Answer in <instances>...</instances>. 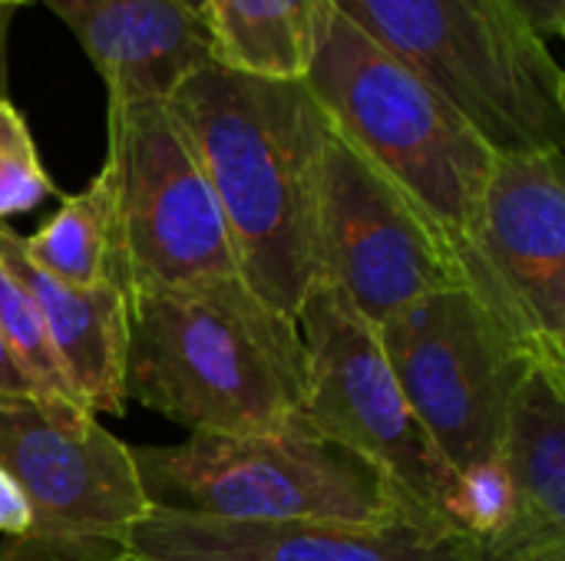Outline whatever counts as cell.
<instances>
[{"instance_id":"cell-10","label":"cell","mask_w":565,"mask_h":561,"mask_svg":"<svg viewBox=\"0 0 565 561\" xmlns=\"http://www.w3.org/2000/svg\"><path fill=\"white\" fill-rule=\"evenodd\" d=\"M318 271L374 327L437 291L467 288L420 212L334 129L324 145Z\"/></svg>"},{"instance_id":"cell-20","label":"cell","mask_w":565,"mask_h":561,"mask_svg":"<svg viewBox=\"0 0 565 561\" xmlns=\"http://www.w3.org/2000/svg\"><path fill=\"white\" fill-rule=\"evenodd\" d=\"M30 526V509L26 499L20 493V486L13 483V476L0 466V536L3 539H20Z\"/></svg>"},{"instance_id":"cell-19","label":"cell","mask_w":565,"mask_h":561,"mask_svg":"<svg viewBox=\"0 0 565 561\" xmlns=\"http://www.w3.org/2000/svg\"><path fill=\"white\" fill-rule=\"evenodd\" d=\"M513 519V483L500 456L457 473L454 522L480 549V555L507 532Z\"/></svg>"},{"instance_id":"cell-5","label":"cell","mask_w":565,"mask_h":561,"mask_svg":"<svg viewBox=\"0 0 565 561\" xmlns=\"http://www.w3.org/2000/svg\"><path fill=\"white\" fill-rule=\"evenodd\" d=\"M129 453L152 509L222 519L417 526L387 479L318 433L305 413L265 433H192L172 446H129Z\"/></svg>"},{"instance_id":"cell-8","label":"cell","mask_w":565,"mask_h":561,"mask_svg":"<svg viewBox=\"0 0 565 561\" xmlns=\"http://www.w3.org/2000/svg\"><path fill=\"white\" fill-rule=\"evenodd\" d=\"M0 466L20 486L30 526L0 561H122L149 513L132 453L83 407H0Z\"/></svg>"},{"instance_id":"cell-13","label":"cell","mask_w":565,"mask_h":561,"mask_svg":"<svg viewBox=\"0 0 565 561\" xmlns=\"http://www.w3.org/2000/svg\"><path fill=\"white\" fill-rule=\"evenodd\" d=\"M73 30L109 96L166 99L215 63L205 20L185 0H43Z\"/></svg>"},{"instance_id":"cell-26","label":"cell","mask_w":565,"mask_h":561,"mask_svg":"<svg viewBox=\"0 0 565 561\" xmlns=\"http://www.w3.org/2000/svg\"><path fill=\"white\" fill-rule=\"evenodd\" d=\"M20 3H30V0H0V7H20Z\"/></svg>"},{"instance_id":"cell-11","label":"cell","mask_w":565,"mask_h":561,"mask_svg":"<svg viewBox=\"0 0 565 561\" xmlns=\"http://www.w3.org/2000/svg\"><path fill=\"white\" fill-rule=\"evenodd\" d=\"M493 314L565 370V149L497 152L477 222Z\"/></svg>"},{"instance_id":"cell-24","label":"cell","mask_w":565,"mask_h":561,"mask_svg":"<svg viewBox=\"0 0 565 561\" xmlns=\"http://www.w3.org/2000/svg\"><path fill=\"white\" fill-rule=\"evenodd\" d=\"M7 10H10V7H0V96H7V93H3V23H7L3 13H7Z\"/></svg>"},{"instance_id":"cell-12","label":"cell","mask_w":565,"mask_h":561,"mask_svg":"<svg viewBox=\"0 0 565 561\" xmlns=\"http://www.w3.org/2000/svg\"><path fill=\"white\" fill-rule=\"evenodd\" d=\"M129 555L146 561H483L470 539L434 536L411 522L222 519L152 506L129 536Z\"/></svg>"},{"instance_id":"cell-17","label":"cell","mask_w":565,"mask_h":561,"mask_svg":"<svg viewBox=\"0 0 565 561\" xmlns=\"http://www.w3.org/2000/svg\"><path fill=\"white\" fill-rule=\"evenodd\" d=\"M113 218L116 185L113 172L103 165L83 192L66 195L33 235H23V251L43 274L70 288L99 284L109 278Z\"/></svg>"},{"instance_id":"cell-14","label":"cell","mask_w":565,"mask_h":561,"mask_svg":"<svg viewBox=\"0 0 565 561\" xmlns=\"http://www.w3.org/2000/svg\"><path fill=\"white\" fill-rule=\"evenodd\" d=\"M0 265L26 288L33 298L56 360L79 400L83 410L96 413H126V347H129V317L126 294L113 278L70 288L43 274L23 251V235L0 225Z\"/></svg>"},{"instance_id":"cell-3","label":"cell","mask_w":565,"mask_h":561,"mask_svg":"<svg viewBox=\"0 0 565 561\" xmlns=\"http://www.w3.org/2000/svg\"><path fill=\"white\" fill-rule=\"evenodd\" d=\"M331 129L351 142L434 228L467 291L490 311L477 222L497 152L411 66L334 10L305 76Z\"/></svg>"},{"instance_id":"cell-25","label":"cell","mask_w":565,"mask_h":561,"mask_svg":"<svg viewBox=\"0 0 565 561\" xmlns=\"http://www.w3.org/2000/svg\"><path fill=\"white\" fill-rule=\"evenodd\" d=\"M185 3H189V7H192L199 17H202V20H205V0H185Z\"/></svg>"},{"instance_id":"cell-16","label":"cell","mask_w":565,"mask_h":561,"mask_svg":"<svg viewBox=\"0 0 565 561\" xmlns=\"http://www.w3.org/2000/svg\"><path fill=\"white\" fill-rule=\"evenodd\" d=\"M334 0H205L212 60L262 79H305Z\"/></svg>"},{"instance_id":"cell-7","label":"cell","mask_w":565,"mask_h":561,"mask_svg":"<svg viewBox=\"0 0 565 561\" xmlns=\"http://www.w3.org/2000/svg\"><path fill=\"white\" fill-rule=\"evenodd\" d=\"M103 165L116 185L109 278L126 298L242 274L222 205L166 99L109 96Z\"/></svg>"},{"instance_id":"cell-18","label":"cell","mask_w":565,"mask_h":561,"mask_svg":"<svg viewBox=\"0 0 565 561\" xmlns=\"http://www.w3.org/2000/svg\"><path fill=\"white\" fill-rule=\"evenodd\" d=\"M0 341L43 407H79L26 288L0 265Z\"/></svg>"},{"instance_id":"cell-21","label":"cell","mask_w":565,"mask_h":561,"mask_svg":"<svg viewBox=\"0 0 565 561\" xmlns=\"http://www.w3.org/2000/svg\"><path fill=\"white\" fill-rule=\"evenodd\" d=\"M526 23L546 40L556 43L565 30V0H513Z\"/></svg>"},{"instance_id":"cell-2","label":"cell","mask_w":565,"mask_h":561,"mask_svg":"<svg viewBox=\"0 0 565 561\" xmlns=\"http://www.w3.org/2000/svg\"><path fill=\"white\" fill-rule=\"evenodd\" d=\"M126 397L192 433H265L305 413L298 321L242 274L126 298Z\"/></svg>"},{"instance_id":"cell-15","label":"cell","mask_w":565,"mask_h":561,"mask_svg":"<svg viewBox=\"0 0 565 561\" xmlns=\"http://www.w3.org/2000/svg\"><path fill=\"white\" fill-rule=\"evenodd\" d=\"M500 460L513 483V519L483 561H565V370H530Z\"/></svg>"},{"instance_id":"cell-4","label":"cell","mask_w":565,"mask_h":561,"mask_svg":"<svg viewBox=\"0 0 565 561\" xmlns=\"http://www.w3.org/2000/svg\"><path fill=\"white\" fill-rule=\"evenodd\" d=\"M493 152L565 149V76L513 0H334Z\"/></svg>"},{"instance_id":"cell-9","label":"cell","mask_w":565,"mask_h":561,"mask_svg":"<svg viewBox=\"0 0 565 561\" xmlns=\"http://www.w3.org/2000/svg\"><path fill=\"white\" fill-rule=\"evenodd\" d=\"M414 417L463 473L500 456L513 400L540 357L467 288L437 291L374 327Z\"/></svg>"},{"instance_id":"cell-22","label":"cell","mask_w":565,"mask_h":561,"mask_svg":"<svg viewBox=\"0 0 565 561\" xmlns=\"http://www.w3.org/2000/svg\"><path fill=\"white\" fill-rule=\"evenodd\" d=\"M36 400L30 380L23 377V370L17 367V360L10 357V350L0 341V407H13V403H30ZM40 403V400H36Z\"/></svg>"},{"instance_id":"cell-23","label":"cell","mask_w":565,"mask_h":561,"mask_svg":"<svg viewBox=\"0 0 565 561\" xmlns=\"http://www.w3.org/2000/svg\"><path fill=\"white\" fill-rule=\"evenodd\" d=\"M26 122H23V116H20V109L7 99V96H0V149H3V142L13 136V132H20Z\"/></svg>"},{"instance_id":"cell-27","label":"cell","mask_w":565,"mask_h":561,"mask_svg":"<svg viewBox=\"0 0 565 561\" xmlns=\"http://www.w3.org/2000/svg\"><path fill=\"white\" fill-rule=\"evenodd\" d=\"M122 561H146V559H136V555H126V559Z\"/></svg>"},{"instance_id":"cell-6","label":"cell","mask_w":565,"mask_h":561,"mask_svg":"<svg viewBox=\"0 0 565 561\" xmlns=\"http://www.w3.org/2000/svg\"><path fill=\"white\" fill-rule=\"evenodd\" d=\"M295 321L308 354L305 420L371 463L424 532L467 539L454 522L457 473L404 400L374 324L324 274Z\"/></svg>"},{"instance_id":"cell-1","label":"cell","mask_w":565,"mask_h":561,"mask_svg":"<svg viewBox=\"0 0 565 561\" xmlns=\"http://www.w3.org/2000/svg\"><path fill=\"white\" fill-rule=\"evenodd\" d=\"M232 235L242 278L288 317L318 271L328 116L305 79H262L209 63L169 96Z\"/></svg>"}]
</instances>
